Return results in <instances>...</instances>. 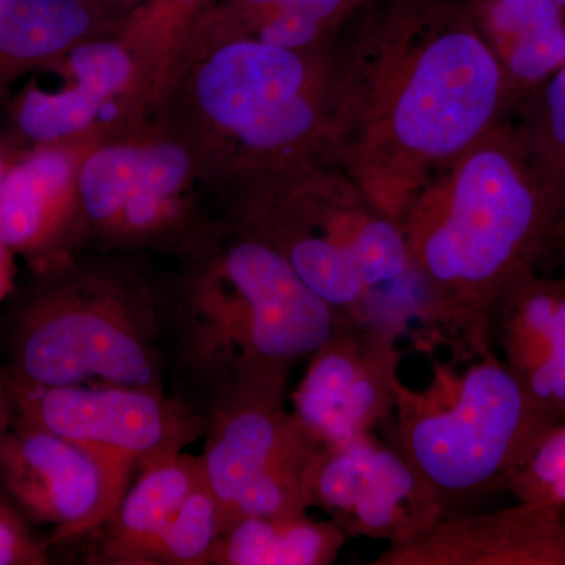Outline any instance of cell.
<instances>
[{
	"label": "cell",
	"mask_w": 565,
	"mask_h": 565,
	"mask_svg": "<svg viewBox=\"0 0 565 565\" xmlns=\"http://www.w3.org/2000/svg\"><path fill=\"white\" fill-rule=\"evenodd\" d=\"M516 129L545 181L565 202V65L535 88L525 122Z\"/></svg>",
	"instance_id": "22"
},
{
	"label": "cell",
	"mask_w": 565,
	"mask_h": 565,
	"mask_svg": "<svg viewBox=\"0 0 565 565\" xmlns=\"http://www.w3.org/2000/svg\"><path fill=\"white\" fill-rule=\"evenodd\" d=\"M505 492L522 503L565 508V423L546 435Z\"/></svg>",
	"instance_id": "25"
},
{
	"label": "cell",
	"mask_w": 565,
	"mask_h": 565,
	"mask_svg": "<svg viewBox=\"0 0 565 565\" xmlns=\"http://www.w3.org/2000/svg\"><path fill=\"white\" fill-rule=\"evenodd\" d=\"M401 334L377 323L344 321L308 359L292 393V414L322 448L379 434L399 401Z\"/></svg>",
	"instance_id": "12"
},
{
	"label": "cell",
	"mask_w": 565,
	"mask_h": 565,
	"mask_svg": "<svg viewBox=\"0 0 565 565\" xmlns=\"http://www.w3.org/2000/svg\"><path fill=\"white\" fill-rule=\"evenodd\" d=\"M57 62L61 87L31 84L14 104V128L35 147H62L92 128L136 79V63L120 41L84 40Z\"/></svg>",
	"instance_id": "17"
},
{
	"label": "cell",
	"mask_w": 565,
	"mask_h": 565,
	"mask_svg": "<svg viewBox=\"0 0 565 565\" xmlns=\"http://www.w3.org/2000/svg\"><path fill=\"white\" fill-rule=\"evenodd\" d=\"M163 3L174 7V9L181 10L182 13L191 14L192 11L199 10L200 7L206 6L212 0H161Z\"/></svg>",
	"instance_id": "30"
},
{
	"label": "cell",
	"mask_w": 565,
	"mask_h": 565,
	"mask_svg": "<svg viewBox=\"0 0 565 565\" xmlns=\"http://www.w3.org/2000/svg\"><path fill=\"white\" fill-rule=\"evenodd\" d=\"M467 363L456 371L433 360L430 384L419 392L403 384L392 422L379 433L414 467L441 519L505 492L557 427L497 353Z\"/></svg>",
	"instance_id": "5"
},
{
	"label": "cell",
	"mask_w": 565,
	"mask_h": 565,
	"mask_svg": "<svg viewBox=\"0 0 565 565\" xmlns=\"http://www.w3.org/2000/svg\"><path fill=\"white\" fill-rule=\"evenodd\" d=\"M222 530L217 501L203 479L150 546L143 565H210Z\"/></svg>",
	"instance_id": "21"
},
{
	"label": "cell",
	"mask_w": 565,
	"mask_h": 565,
	"mask_svg": "<svg viewBox=\"0 0 565 565\" xmlns=\"http://www.w3.org/2000/svg\"><path fill=\"white\" fill-rule=\"evenodd\" d=\"M370 565H565V508L519 501L446 516Z\"/></svg>",
	"instance_id": "14"
},
{
	"label": "cell",
	"mask_w": 565,
	"mask_h": 565,
	"mask_svg": "<svg viewBox=\"0 0 565 565\" xmlns=\"http://www.w3.org/2000/svg\"><path fill=\"white\" fill-rule=\"evenodd\" d=\"M90 2L104 11H110L131 9L136 3H139V0H90Z\"/></svg>",
	"instance_id": "31"
},
{
	"label": "cell",
	"mask_w": 565,
	"mask_h": 565,
	"mask_svg": "<svg viewBox=\"0 0 565 565\" xmlns=\"http://www.w3.org/2000/svg\"><path fill=\"white\" fill-rule=\"evenodd\" d=\"M308 503L349 537L405 541L441 520L423 479L377 434L323 449L307 481Z\"/></svg>",
	"instance_id": "13"
},
{
	"label": "cell",
	"mask_w": 565,
	"mask_h": 565,
	"mask_svg": "<svg viewBox=\"0 0 565 565\" xmlns=\"http://www.w3.org/2000/svg\"><path fill=\"white\" fill-rule=\"evenodd\" d=\"M11 427V403L9 384H7L6 371L0 363V440L9 433Z\"/></svg>",
	"instance_id": "29"
},
{
	"label": "cell",
	"mask_w": 565,
	"mask_h": 565,
	"mask_svg": "<svg viewBox=\"0 0 565 565\" xmlns=\"http://www.w3.org/2000/svg\"><path fill=\"white\" fill-rule=\"evenodd\" d=\"M0 318L7 381L167 393L159 294L140 277L73 258L35 269Z\"/></svg>",
	"instance_id": "4"
},
{
	"label": "cell",
	"mask_w": 565,
	"mask_h": 565,
	"mask_svg": "<svg viewBox=\"0 0 565 565\" xmlns=\"http://www.w3.org/2000/svg\"><path fill=\"white\" fill-rule=\"evenodd\" d=\"M7 384L11 423L118 457L137 471L180 455L204 437L210 424L169 393L120 385Z\"/></svg>",
	"instance_id": "9"
},
{
	"label": "cell",
	"mask_w": 565,
	"mask_h": 565,
	"mask_svg": "<svg viewBox=\"0 0 565 565\" xmlns=\"http://www.w3.org/2000/svg\"><path fill=\"white\" fill-rule=\"evenodd\" d=\"M204 438L200 463L223 530L243 516L310 508L308 473L326 448L286 408V399L228 405L210 416Z\"/></svg>",
	"instance_id": "8"
},
{
	"label": "cell",
	"mask_w": 565,
	"mask_h": 565,
	"mask_svg": "<svg viewBox=\"0 0 565 565\" xmlns=\"http://www.w3.org/2000/svg\"><path fill=\"white\" fill-rule=\"evenodd\" d=\"M341 79L352 181L397 222L435 174L498 126L512 96L470 7L452 0H390Z\"/></svg>",
	"instance_id": "1"
},
{
	"label": "cell",
	"mask_w": 565,
	"mask_h": 565,
	"mask_svg": "<svg viewBox=\"0 0 565 565\" xmlns=\"http://www.w3.org/2000/svg\"><path fill=\"white\" fill-rule=\"evenodd\" d=\"M172 291L159 294L167 384L210 419L248 399H286L294 367L341 318L280 253L250 234L221 228L184 256Z\"/></svg>",
	"instance_id": "3"
},
{
	"label": "cell",
	"mask_w": 565,
	"mask_h": 565,
	"mask_svg": "<svg viewBox=\"0 0 565 565\" xmlns=\"http://www.w3.org/2000/svg\"><path fill=\"white\" fill-rule=\"evenodd\" d=\"M104 13L90 0H0V82L92 39Z\"/></svg>",
	"instance_id": "20"
},
{
	"label": "cell",
	"mask_w": 565,
	"mask_h": 565,
	"mask_svg": "<svg viewBox=\"0 0 565 565\" xmlns=\"http://www.w3.org/2000/svg\"><path fill=\"white\" fill-rule=\"evenodd\" d=\"M13 162V159L0 147V185H2L3 180H6L7 173H9L11 163Z\"/></svg>",
	"instance_id": "32"
},
{
	"label": "cell",
	"mask_w": 565,
	"mask_h": 565,
	"mask_svg": "<svg viewBox=\"0 0 565 565\" xmlns=\"http://www.w3.org/2000/svg\"><path fill=\"white\" fill-rule=\"evenodd\" d=\"M84 233L77 167L68 152L35 147L11 163L0 185V244L39 269L71 258Z\"/></svg>",
	"instance_id": "16"
},
{
	"label": "cell",
	"mask_w": 565,
	"mask_h": 565,
	"mask_svg": "<svg viewBox=\"0 0 565 565\" xmlns=\"http://www.w3.org/2000/svg\"><path fill=\"white\" fill-rule=\"evenodd\" d=\"M553 2H556L557 6L564 7L565 9V0H553Z\"/></svg>",
	"instance_id": "33"
},
{
	"label": "cell",
	"mask_w": 565,
	"mask_h": 565,
	"mask_svg": "<svg viewBox=\"0 0 565 565\" xmlns=\"http://www.w3.org/2000/svg\"><path fill=\"white\" fill-rule=\"evenodd\" d=\"M366 0H225L215 17L223 21L237 22L264 17V14H297L326 22L338 28L352 17Z\"/></svg>",
	"instance_id": "26"
},
{
	"label": "cell",
	"mask_w": 565,
	"mask_h": 565,
	"mask_svg": "<svg viewBox=\"0 0 565 565\" xmlns=\"http://www.w3.org/2000/svg\"><path fill=\"white\" fill-rule=\"evenodd\" d=\"M132 463L46 430L11 423L0 440V489L32 526L51 527L50 548L95 537L114 519Z\"/></svg>",
	"instance_id": "10"
},
{
	"label": "cell",
	"mask_w": 565,
	"mask_h": 565,
	"mask_svg": "<svg viewBox=\"0 0 565 565\" xmlns=\"http://www.w3.org/2000/svg\"><path fill=\"white\" fill-rule=\"evenodd\" d=\"M46 564H51L46 539L33 533L31 523L0 489V565Z\"/></svg>",
	"instance_id": "27"
},
{
	"label": "cell",
	"mask_w": 565,
	"mask_h": 565,
	"mask_svg": "<svg viewBox=\"0 0 565 565\" xmlns=\"http://www.w3.org/2000/svg\"><path fill=\"white\" fill-rule=\"evenodd\" d=\"M202 482L200 457L185 452L145 467L114 519L95 535L90 563L143 565L150 546Z\"/></svg>",
	"instance_id": "18"
},
{
	"label": "cell",
	"mask_w": 565,
	"mask_h": 565,
	"mask_svg": "<svg viewBox=\"0 0 565 565\" xmlns=\"http://www.w3.org/2000/svg\"><path fill=\"white\" fill-rule=\"evenodd\" d=\"M490 343L531 401L565 423V280L523 275L498 297Z\"/></svg>",
	"instance_id": "15"
},
{
	"label": "cell",
	"mask_w": 565,
	"mask_h": 565,
	"mask_svg": "<svg viewBox=\"0 0 565 565\" xmlns=\"http://www.w3.org/2000/svg\"><path fill=\"white\" fill-rule=\"evenodd\" d=\"M282 180L245 196L230 226L280 253L344 321L393 329L381 289L418 278L399 222L353 181L300 169Z\"/></svg>",
	"instance_id": "6"
},
{
	"label": "cell",
	"mask_w": 565,
	"mask_h": 565,
	"mask_svg": "<svg viewBox=\"0 0 565 565\" xmlns=\"http://www.w3.org/2000/svg\"><path fill=\"white\" fill-rule=\"evenodd\" d=\"M509 92H531L565 65V21L546 25L498 52Z\"/></svg>",
	"instance_id": "23"
},
{
	"label": "cell",
	"mask_w": 565,
	"mask_h": 565,
	"mask_svg": "<svg viewBox=\"0 0 565 565\" xmlns=\"http://www.w3.org/2000/svg\"><path fill=\"white\" fill-rule=\"evenodd\" d=\"M470 9L497 55L527 33L565 21L564 7L553 0H475Z\"/></svg>",
	"instance_id": "24"
},
{
	"label": "cell",
	"mask_w": 565,
	"mask_h": 565,
	"mask_svg": "<svg viewBox=\"0 0 565 565\" xmlns=\"http://www.w3.org/2000/svg\"><path fill=\"white\" fill-rule=\"evenodd\" d=\"M348 537L333 520L307 512L243 516L222 531L210 565H330Z\"/></svg>",
	"instance_id": "19"
},
{
	"label": "cell",
	"mask_w": 565,
	"mask_h": 565,
	"mask_svg": "<svg viewBox=\"0 0 565 565\" xmlns=\"http://www.w3.org/2000/svg\"><path fill=\"white\" fill-rule=\"evenodd\" d=\"M192 158L174 141L118 143L84 195L88 233L109 247H158L185 256L221 226L200 221L189 195Z\"/></svg>",
	"instance_id": "11"
},
{
	"label": "cell",
	"mask_w": 565,
	"mask_h": 565,
	"mask_svg": "<svg viewBox=\"0 0 565 565\" xmlns=\"http://www.w3.org/2000/svg\"><path fill=\"white\" fill-rule=\"evenodd\" d=\"M423 292V332L457 362L494 353L498 297L565 258V202L515 128L494 126L416 193L399 218Z\"/></svg>",
	"instance_id": "2"
},
{
	"label": "cell",
	"mask_w": 565,
	"mask_h": 565,
	"mask_svg": "<svg viewBox=\"0 0 565 565\" xmlns=\"http://www.w3.org/2000/svg\"><path fill=\"white\" fill-rule=\"evenodd\" d=\"M14 253L6 245L0 244V307L13 296L14 292Z\"/></svg>",
	"instance_id": "28"
},
{
	"label": "cell",
	"mask_w": 565,
	"mask_h": 565,
	"mask_svg": "<svg viewBox=\"0 0 565 565\" xmlns=\"http://www.w3.org/2000/svg\"><path fill=\"white\" fill-rule=\"evenodd\" d=\"M217 36L193 74V102L245 161L292 172L322 134L340 141V77L332 79L308 52L218 29Z\"/></svg>",
	"instance_id": "7"
}]
</instances>
